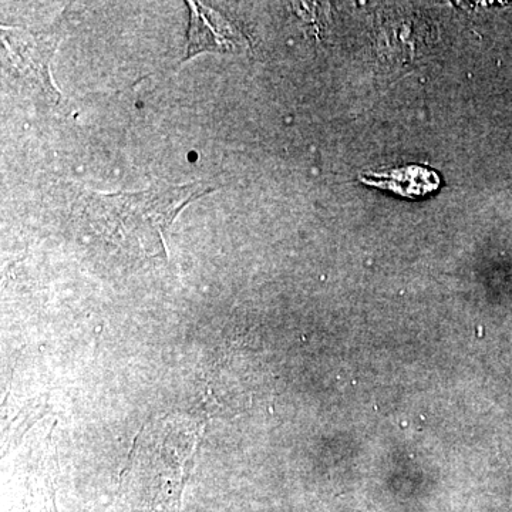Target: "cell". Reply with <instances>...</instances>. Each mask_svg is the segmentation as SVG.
<instances>
[{"instance_id":"2","label":"cell","mask_w":512,"mask_h":512,"mask_svg":"<svg viewBox=\"0 0 512 512\" xmlns=\"http://www.w3.org/2000/svg\"><path fill=\"white\" fill-rule=\"evenodd\" d=\"M362 181L382 190L397 192L407 198L424 197L440 187L439 174L421 165H406L394 168L389 173L362 175Z\"/></svg>"},{"instance_id":"1","label":"cell","mask_w":512,"mask_h":512,"mask_svg":"<svg viewBox=\"0 0 512 512\" xmlns=\"http://www.w3.org/2000/svg\"><path fill=\"white\" fill-rule=\"evenodd\" d=\"M202 184L163 185L131 194H92L83 198V215L100 235L144 249L164 245L165 232L185 205L210 192Z\"/></svg>"},{"instance_id":"3","label":"cell","mask_w":512,"mask_h":512,"mask_svg":"<svg viewBox=\"0 0 512 512\" xmlns=\"http://www.w3.org/2000/svg\"><path fill=\"white\" fill-rule=\"evenodd\" d=\"M192 9V22H191V36H190V55L200 52L205 49H224V32L220 29V25L208 18L204 9L198 8L195 3H190Z\"/></svg>"}]
</instances>
